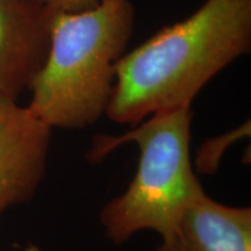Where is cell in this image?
<instances>
[{"label": "cell", "instance_id": "cell-1", "mask_svg": "<svg viewBox=\"0 0 251 251\" xmlns=\"http://www.w3.org/2000/svg\"><path fill=\"white\" fill-rule=\"evenodd\" d=\"M250 48L251 0H206L119 59L105 114L135 126L191 107L202 87Z\"/></svg>", "mask_w": 251, "mask_h": 251}, {"label": "cell", "instance_id": "cell-2", "mask_svg": "<svg viewBox=\"0 0 251 251\" xmlns=\"http://www.w3.org/2000/svg\"><path fill=\"white\" fill-rule=\"evenodd\" d=\"M134 24L129 0L54 13L48 54L27 89L28 109L50 129H81L98 121L107 109L115 65L125 55Z\"/></svg>", "mask_w": 251, "mask_h": 251}, {"label": "cell", "instance_id": "cell-3", "mask_svg": "<svg viewBox=\"0 0 251 251\" xmlns=\"http://www.w3.org/2000/svg\"><path fill=\"white\" fill-rule=\"evenodd\" d=\"M191 107L157 113L122 136L94 141L91 158L122 143L140 150L137 171L127 190L106 203L100 222L107 237L121 244L141 230L164 236L203 190L191 161Z\"/></svg>", "mask_w": 251, "mask_h": 251}, {"label": "cell", "instance_id": "cell-4", "mask_svg": "<svg viewBox=\"0 0 251 251\" xmlns=\"http://www.w3.org/2000/svg\"><path fill=\"white\" fill-rule=\"evenodd\" d=\"M51 130L18 101H0V215L33 198L46 174Z\"/></svg>", "mask_w": 251, "mask_h": 251}, {"label": "cell", "instance_id": "cell-5", "mask_svg": "<svg viewBox=\"0 0 251 251\" xmlns=\"http://www.w3.org/2000/svg\"><path fill=\"white\" fill-rule=\"evenodd\" d=\"M52 18L40 0H0V101H18L42 67Z\"/></svg>", "mask_w": 251, "mask_h": 251}, {"label": "cell", "instance_id": "cell-6", "mask_svg": "<svg viewBox=\"0 0 251 251\" xmlns=\"http://www.w3.org/2000/svg\"><path fill=\"white\" fill-rule=\"evenodd\" d=\"M156 251H251V211L203 193L187 207Z\"/></svg>", "mask_w": 251, "mask_h": 251}, {"label": "cell", "instance_id": "cell-7", "mask_svg": "<svg viewBox=\"0 0 251 251\" xmlns=\"http://www.w3.org/2000/svg\"><path fill=\"white\" fill-rule=\"evenodd\" d=\"M40 1L54 13L58 12L78 13L96 7L106 0H40Z\"/></svg>", "mask_w": 251, "mask_h": 251}]
</instances>
